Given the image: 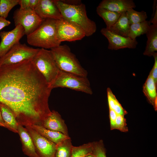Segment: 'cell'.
Wrapping results in <instances>:
<instances>
[{"label":"cell","instance_id":"14","mask_svg":"<svg viewBox=\"0 0 157 157\" xmlns=\"http://www.w3.org/2000/svg\"><path fill=\"white\" fill-rule=\"evenodd\" d=\"M41 126L47 129L61 133L69 136L65 121L57 111L53 110L51 114L42 122Z\"/></svg>","mask_w":157,"mask_h":157},{"label":"cell","instance_id":"17","mask_svg":"<svg viewBox=\"0 0 157 157\" xmlns=\"http://www.w3.org/2000/svg\"><path fill=\"white\" fill-rule=\"evenodd\" d=\"M0 106L5 128L15 133H18L19 124L12 110L6 105L0 103Z\"/></svg>","mask_w":157,"mask_h":157},{"label":"cell","instance_id":"28","mask_svg":"<svg viewBox=\"0 0 157 157\" xmlns=\"http://www.w3.org/2000/svg\"><path fill=\"white\" fill-rule=\"evenodd\" d=\"M92 146V154L94 157H106V149L102 140L93 142Z\"/></svg>","mask_w":157,"mask_h":157},{"label":"cell","instance_id":"18","mask_svg":"<svg viewBox=\"0 0 157 157\" xmlns=\"http://www.w3.org/2000/svg\"><path fill=\"white\" fill-rule=\"evenodd\" d=\"M157 86L149 73L143 87V92L149 102L156 111L157 109Z\"/></svg>","mask_w":157,"mask_h":157},{"label":"cell","instance_id":"13","mask_svg":"<svg viewBox=\"0 0 157 157\" xmlns=\"http://www.w3.org/2000/svg\"><path fill=\"white\" fill-rule=\"evenodd\" d=\"M34 10L43 19H52L58 20L63 18L53 0H39Z\"/></svg>","mask_w":157,"mask_h":157},{"label":"cell","instance_id":"32","mask_svg":"<svg viewBox=\"0 0 157 157\" xmlns=\"http://www.w3.org/2000/svg\"><path fill=\"white\" fill-rule=\"evenodd\" d=\"M109 111L110 129L112 130L115 129V121L117 114L113 110L109 109Z\"/></svg>","mask_w":157,"mask_h":157},{"label":"cell","instance_id":"39","mask_svg":"<svg viewBox=\"0 0 157 157\" xmlns=\"http://www.w3.org/2000/svg\"><path fill=\"white\" fill-rule=\"evenodd\" d=\"M84 157H94V156L91 153L88 154L85 156Z\"/></svg>","mask_w":157,"mask_h":157},{"label":"cell","instance_id":"20","mask_svg":"<svg viewBox=\"0 0 157 157\" xmlns=\"http://www.w3.org/2000/svg\"><path fill=\"white\" fill-rule=\"evenodd\" d=\"M31 126L41 135L56 144L70 138L60 132L46 129L40 125H33Z\"/></svg>","mask_w":157,"mask_h":157},{"label":"cell","instance_id":"37","mask_svg":"<svg viewBox=\"0 0 157 157\" xmlns=\"http://www.w3.org/2000/svg\"><path fill=\"white\" fill-rule=\"evenodd\" d=\"M150 23L153 24H157V7L156 8L154 12L153 17Z\"/></svg>","mask_w":157,"mask_h":157},{"label":"cell","instance_id":"10","mask_svg":"<svg viewBox=\"0 0 157 157\" xmlns=\"http://www.w3.org/2000/svg\"><path fill=\"white\" fill-rule=\"evenodd\" d=\"M25 127L32 139L39 157H54L56 144L41 135L31 126Z\"/></svg>","mask_w":157,"mask_h":157},{"label":"cell","instance_id":"34","mask_svg":"<svg viewBox=\"0 0 157 157\" xmlns=\"http://www.w3.org/2000/svg\"><path fill=\"white\" fill-rule=\"evenodd\" d=\"M29 0H19L18 4L20 6V8L24 9L29 7Z\"/></svg>","mask_w":157,"mask_h":157},{"label":"cell","instance_id":"23","mask_svg":"<svg viewBox=\"0 0 157 157\" xmlns=\"http://www.w3.org/2000/svg\"><path fill=\"white\" fill-rule=\"evenodd\" d=\"M150 25L149 22L147 20L142 22L130 25L128 37L135 39L137 37L146 34Z\"/></svg>","mask_w":157,"mask_h":157},{"label":"cell","instance_id":"5","mask_svg":"<svg viewBox=\"0 0 157 157\" xmlns=\"http://www.w3.org/2000/svg\"><path fill=\"white\" fill-rule=\"evenodd\" d=\"M32 60L38 70L51 86L60 71L51 50L40 48Z\"/></svg>","mask_w":157,"mask_h":157},{"label":"cell","instance_id":"26","mask_svg":"<svg viewBox=\"0 0 157 157\" xmlns=\"http://www.w3.org/2000/svg\"><path fill=\"white\" fill-rule=\"evenodd\" d=\"M93 150L92 142L83 144L78 146H73L71 157H84L91 154Z\"/></svg>","mask_w":157,"mask_h":157},{"label":"cell","instance_id":"7","mask_svg":"<svg viewBox=\"0 0 157 157\" xmlns=\"http://www.w3.org/2000/svg\"><path fill=\"white\" fill-rule=\"evenodd\" d=\"M40 48H35L20 42L14 46L5 54L0 57V66L16 64L32 59Z\"/></svg>","mask_w":157,"mask_h":157},{"label":"cell","instance_id":"12","mask_svg":"<svg viewBox=\"0 0 157 157\" xmlns=\"http://www.w3.org/2000/svg\"><path fill=\"white\" fill-rule=\"evenodd\" d=\"M102 34L106 37L108 42V49L117 50L126 48H135L138 44L136 39H132L114 33L106 28L101 30Z\"/></svg>","mask_w":157,"mask_h":157},{"label":"cell","instance_id":"33","mask_svg":"<svg viewBox=\"0 0 157 157\" xmlns=\"http://www.w3.org/2000/svg\"><path fill=\"white\" fill-rule=\"evenodd\" d=\"M113 110L118 115L124 116L127 113L118 101L115 104Z\"/></svg>","mask_w":157,"mask_h":157},{"label":"cell","instance_id":"9","mask_svg":"<svg viewBox=\"0 0 157 157\" xmlns=\"http://www.w3.org/2000/svg\"><path fill=\"white\" fill-rule=\"evenodd\" d=\"M85 36L84 31L77 25L63 18L56 20V37L60 42L80 40Z\"/></svg>","mask_w":157,"mask_h":157},{"label":"cell","instance_id":"8","mask_svg":"<svg viewBox=\"0 0 157 157\" xmlns=\"http://www.w3.org/2000/svg\"><path fill=\"white\" fill-rule=\"evenodd\" d=\"M13 19L15 26L18 25H22L26 35L34 31L44 20L40 18L34 10L30 8L17 9L14 12Z\"/></svg>","mask_w":157,"mask_h":157},{"label":"cell","instance_id":"2","mask_svg":"<svg viewBox=\"0 0 157 157\" xmlns=\"http://www.w3.org/2000/svg\"><path fill=\"white\" fill-rule=\"evenodd\" d=\"M53 1L63 18L80 27L84 31L86 36H91L96 32V24L87 16L84 4H71L61 0Z\"/></svg>","mask_w":157,"mask_h":157},{"label":"cell","instance_id":"6","mask_svg":"<svg viewBox=\"0 0 157 157\" xmlns=\"http://www.w3.org/2000/svg\"><path fill=\"white\" fill-rule=\"evenodd\" d=\"M51 87L52 89L58 87L69 88L90 94L93 93L87 77L60 70Z\"/></svg>","mask_w":157,"mask_h":157},{"label":"cell","instance_id":"16","mask_svg":"<svg viewBox=\"0 0 157 157\" xmlns=\"http://www.w3.org/2000/svg\"><path fill=\"white\" fill-rule=\"evenodd\" d=\"M17 130L24 153L29 157H39L36 152L32 139L25 127L19 124Z\"/></svg>","mask_w":157,"mask_h":157},{"label":"cell","instance_id":"38","mask_svg":"<svg viewBox=\"0 0 157 157\" xmlns=\"http://www.w3.org/2000/svg\"><path fill=\"white\" fill-rule=\"evenodd\" d=\"M0 126L5 127V125L3 119L0 106Z\"/></svg>","mask_w":157,"mask_h":157},{"label":"cell","instance_id":"27","mask_svg":"<svg viewBox=\"0 0 157 157\" xmlns=\"http://www.w3.org/2000/svg\"><path fill=\"white\" fill-rule=\"evenodd\" d=\"M19 0H0V17L6 19L10 10L18 4Z\"/></svg>","mask_w":157,"mask_h":157},{"label":"cell","instance_id":"25","mask_svg":"<svg viewBox=\"0 0 157 157\" xmlns=\"http://www.w3.org/2000/svg\"><path fill=\"white\" fill-rule=\"evenodd\" d=\"M126 14L130 25L144 22L146 20L147 18L145 11H137L133 8L128 10L126 12Z\"/></svg>","mask_w":157,"mask_h":157},{"label":"cell","instance_id":"29","mask_svg":"<svg viewBox=\"0 0 157 157\" xmlns=\"http://www.w3.org/2000/svg\"><path fill=\"white\" fill-rule=\"evenodd\" d=\"M114 129L124 132L128 131L126 119L124 116L117 115L115 121Z\"/></svg>","mask_w":157,"mask_h":157},{"label":"cell","instance_id":"3","mask_svg":"<svg viewBox=\"0 0 157 157\" xmlns=\"http://www.w3.org/2000/svg\"><path fill=\"white\" fill-rule=\"evenodd\" d=\"M56 20L44 19L34 31L27 36L28 44L34 47L45 49H51L60 45L56 37Z\"/></svg>","mask_w":157,"mask_h":157},{"label":"cell","instance_id":"35","mask_svg":"<svg viewBox=\"0 0 157 157\" xmlns=\"http://www.w3.org/2000/svg\"><path fill=\"white\" fill-rule=\"evenodd\" d=\"M10 24L11 22L9 21L5 18L0 17V31Z\"/></svg>","mask_w":157,"mask_h":157},{"label":"cell","instance_id":"24","mask_svg":"<svg viewBox=\"0 0 157 157\" xmlns=\"http://www.w3.org/2000/svg\"><path fill=\"white\" fill-rule=\"evenodd\" d=\"M73 146L70 138L56 144L54 157H71Z\"/></svg>","mask_w":157,"mask_h":157},{"label":"cell","instance_id":"19","mask_svg":"<svg viewBox=\"0 0 157 157\" xmlns=\"http://www.w3.org/2000/svg\"><path fill=\"white\" fill-rule=\"evenodd\" d=\"M146 34L147 39L143 54L151 56L157 51V24H151Z\"/></svg>","mask_w":157,"mask_h":157},{"label":"cell","instance_id":"15","mask_svg":"<svg viewBox=\"0 0 157 157\" xmlns=\"http://www.w3.org/2000/svg\"><path fill=\"white\" fill-rule=\"evenodd\" d=\"M98 6L122 13L126 12L130 8H135L136 5L132 0H103Z\"/></svg>","mask_w":157,"mask_h":157},{"label":"cell","instance_id":"4","mask_svg":"<svg viewBox=\"0 0 157 157\" xmlns=\"http://www.w3.org/2000/svg\"><path fill=\"white\" fill-rule=\"evenodd\" d=\"M50 50L60 71L87 77V71L81 65L67 45H60Z\"/></svg>","mask_w":157,"mask_h":157},{"label":"cell","instance_id":"1","mask_svg":"<svg viewBox=\"0 0 157 157\" xmlns=\"http://www.w3.org/2000/svg\"><path fill=\"white\" fill-rule=\"evenodd\" d=\"M32 59L0 66V103L24 126L41 125L51 113L48 100L52 89Z\"/></svg>","mask_w":157,"mask_h":157},{"label":"cell","instance_id":"11","mask_svg":"<svg viewBox=\"0 0 157 157\" xmlns=\"http://www.w3.org/2000/svg\"><path fill=\"white\" fill-rule=\"evenodd\" d=\"M25 35L23 27L18 25L9 31L0 32V57L5 54L14 46L19 42L21 38Z\"/></svg>","mask_w":157,"mask_h":157},{"label":"cell","instance_id":"36","mask_svg":"<svg viewBox=\"0 0 157 157\" xmlns=\"http://www.w3.org/2000/svg\"><path fill=\"white\" fill-rule=\"evenodd\" d=\"M29 7L32 9L34 10L38 4L39 0H29Z\"/></svg>","mask_w":157,"mask_h":157},{"label":"cell","instance_id":"22","mask_svg":"<svg viewBox=\"0 0 157 157\" xmlns=\"http://www.w3.org/2000/svg\"><path fill=\"white\" fill-rule=\"evenodd\" d=\"M97 14L104 20L108 29L112 26L117 21L121 13L113 12L97 6L96 9Z\"/></svg>","mask_w":157,"mask_h":157},{"label":"cell","instance_id":"31","mask_svg":"<svg viewBox=\"0 0 157 157\" xmlns=\"http://www.w3.org/2000/svg\"><path fill=\"white\" fill-rule=\"evenodd\" d=\"M154 59V63L150 73L153 78L155 83L157 85V53L154 52L152 55Z\"/></svg>","mask_w":157,"mask_h":157},{"label":"cell","instance_id":"21","mask_svg":"<svg viewBox=\"0 0 157 157\" xmlns=\"http://www.w3.org/2000/svg\"><path fill=\"white\" fill-rule=\"evenodd\" d=\"M130 26L126 12H124L121 13L116 22L108 30L115 34L128 37Z\"/></svg>","mask_w":157,"mask_h":157},{"label":"cell","instance_id":"30","mask_svg":"<svg viewBox=\"0 0 157 157\" xmlns=\"http://www.w3.org/2000/svg\"><path fill=\"white\" fill-rule=\"evenodd\" d=\"M107 91L109 109L113 110L115 104L118 101L109 88L107 89Z\"/></svg>","mask_w":157,"mask_h":157}]
</instances>
